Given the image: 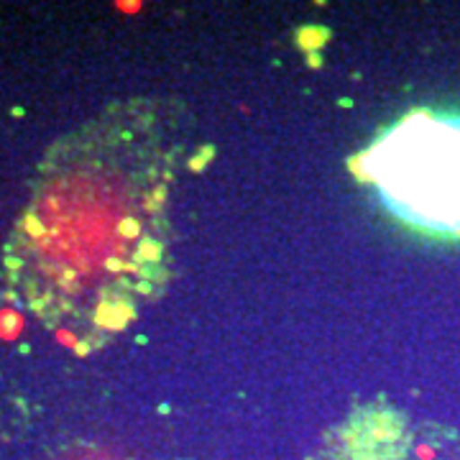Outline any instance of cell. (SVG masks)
Returning a JSON list of instances; mask_svg holds the SVG:
<instances>
[{
    "label": "cell",
    "mask_w": 460,
    "mask_h": 460,
    "mask_svg": "<svg viewBox=\"0 0 460 460\" xmlns=\"http://www.w3.org/2000/svg\"><path fill=\"white\" fill-rule=\"evenodd\" d=\"M192 156L180 100L111 102L41 159L3 256L11 296L95 348L172 279V199Z\"/></svg>",
    "instance_id": "obj_1"
},
{
    "label": "cell",
    "mask_w": 460,
    "mask_h": 460,
    "mask_svg": "<svg viewBox=\"0 0 460 460\" xmlns=\"http://www.w3.org/2000/svg\"><path fill=\"white\" fill-rule=\"evenodd\" d=\"M363 172L407 223L460 233V118L407 115L371 144Z\"/></svg>",
    "instance_id": "obj_2"
},
{
    "label": "cell",
    "mask_w": 460,
    "mask_h": 460,
    "mask_svg": "<svg viewBox=\"0 0 460 460\" xmlns=\"http://www.w3.org/2000/svg\"><path fill=\"white\" fill-rule=\"evenodd\" d=\"M313 460H460V435L389 404H363L330 429Z\"/></svg>",
    "instance_id": "obj_3"
}]
</instances>
